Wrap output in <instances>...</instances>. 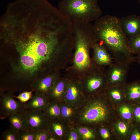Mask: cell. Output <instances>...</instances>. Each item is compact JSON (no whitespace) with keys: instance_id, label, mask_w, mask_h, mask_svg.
I'll return each instance as SVG.
<instances>
[{"instance_id":"cell-18","label":"cell","mask_w":140,"mask_h":140,"mask_svg":"<svg viewBox=\"0 0 140 140\" xmlns=\"http://www.w3.org/2000/svg\"><path fill=\"white\" fill-rule=\"evenodd\" d=\"M0 138L2 140H19V132L10 127L2 133Z\"/></svg>"},{"instance_id":"cell-19","label":"cell","mask_w":140,"mask_h":140,"mask_svg":"<svg viewBox=\"0 0 140 140\" xmlns=\"http://www.w3.org/2000/svg\"><path fill=\"white\" fill-rule=\"evenodd\" d=\"M128 47L133 54L140 53V34L129 40Z\"/></svg>"},{"instance_id":"cell-2","label":"cell","mask_w":140,"mask_h":140,"mask_svg":"<svg viewBox=\"0 0 140 140\" xmlns=\"http://www.w3.org/2000/svg\"><path fill=\"white\" fill-rule=\"evenodd\" d=\"M93 26L96 41L101 42L110 51L115 62L129 65L136 61L129 49V40L118 18L109 15L101 16L95 21Z\"/></svg>"},{"instance_id":"cell-20","label":"cell","mask_w":140,"mask_h":140,"mask_svg":"<svg viewBox=\"0 0 140 140\" xmlns=\"http://www.w3.org/2000/svg\"><path fill=\"white\" fill-rule=\"evenodd\" d=\"M35 132L28 128L19 132V140H34Z\"/></svg>"},{"instance_id":"cell-8","label":"cell","mask_w":140,"mask_h":140,"mask_svg":"<svg viewBox=\"0 0 140 140\" xmlns=\"http://www.w3.org/2000/svg\"><path fill=\"white\" fill-rule=\"evenodd\" d=\"M122 30L129 40L140 34V16L132 15L118 18Z\"/></svg>"},{"instance_id":"cell-22","label":"cell","mask_w":140,"mask_h":140,"mask_svg":"<svg viewBox=\"0 0 140 140\" xmlns=\"http://www.w3.org/2000/svg\"><path fill=\"white\" fill-rule=\"evenodd\" d=\"M78 131L84 139L88 140L94 138V135L92 132L86 127H80L78 129Z\"/></svg>"},{"instance_id":"cell-23","label":"cell","mask_w":140,"mask_h":140,"mask_svg":"<svg viewBox=\"0 0 140 140\" xmlns=\"http://www.w3.org/2000/svg\"><path fill=\"white\" fill-rule=\"evenodd\" d=\"M50 132L47 126L36 132L34 140H47Z\"/></svg>"},{"instance_id":"cell-10","label":"cell","mask_w":140,"mask_h":140,"mask_svg":"<svg viewBox=\"0 0 140 140\" xmlns=\"http://www.w3.org/2000/svg\"><path fill=\"white\" fill-rule=\"evenodd\" d=\"M92 48L94 51V60L95 65H98L99 68V67L101 68L104 67H108L113 63V58L103 44L96 42Z\"/></svg>"},{"instance_id":"cell-16","label":"cell","mask_w":140,"mask_h":140,"mask_svg":"<svg viewBox=\"0 0 140 140\" xmlns=\"http://www.w3.org/2000/svg\"><path fill=\"white\" fill-rule=\"evenodd\" d=\"M79 95V90L76 85L73 84H69L65 92L66 100L70 102H74L77 100Z\"/></svg>"},{"instance_id":"cell-32","label":"cell","mask_w":140,"mask_h":140,"mask_svg":"<svg viewBox=\"0 0 140 140\" xmlns=\"http://www.w3.org/2000/svg\"><path fill=\"white\" fill-rule=\"evenodd\" d=\"M136 61L138 63L140 66V53L137 55L136 57Z\"/></svg>"},{"instance_id":"cell-3","label":"cell","mask_w":140,"mask_h":140,"mask_svg":"<svg viewBox=\"0 0 140 140\" xmlns=\"http://www.w3.org/2000/svg\"><path fill=\"white\" fill-rule=\"evenodd\" d=\"M75 52L74 65L79 70L90 68L95 71L99 68L92 64L89 51L97 42L94 30L90 22L75 21L72 22Z\"/></svg>"},{"instance_id":"cell-21","label":"cell","mask_w":140,"mask_h":140,"mask_svg":"<svg viewBox=\"0 0 140 140\" xmlns=\"http://www.w3.org/2000/svg\"><path fill=\"white\" fill-rule=\"evenodd\" d=\"M34 90L32 89L30 91H26L22 92L18 96L13 95L15 98L23 103H25L29 100L32 96V93Z\"/></svg>"},{"instance_id":"cell-33","label":"cell","mask_w":140,"mask_h":140,"mask_svg":"<svg viewBox=\"0 0 140 140\" xmlns=\"http://www.w3.org/2000/svg\"><path fill=\"white\" fill-rule=\"evenodd\" d=\"M138 3L140 4V0H138Z\"/></svg>"},{"instance_id":"cell-24","label":"cell","mask_w":140,"mask_h":140,"mask_svg":"<svg viewBox=\"0 0 140 140\" xmlns=\"http://www.w3.org/2000/svg\"><path fill=\"white\" fill-rule=\"evenodd\" d=\"M120 112L122 117L124 119L128 120L131 117V113L130 109L126 106H123L120 109Z\"/></svg>"},{"instance_id":"cell-14","label":"cell","mask_w":140,"mask_h":140,"mask_svg":"<svg viewBox=\"0 0 140 140\" xmlns=\"http://www.w3.org/2000/svg\"><path fill=\"white\" fill-rule=\"evenodd\" d=\"M65 89L63 80L57 79L51 88L48 96L50 102H57L62 97Z\"/></svg>"},{"instance_id":"cell-4","label":"cell","mask_w":140,"mask_h":140,"mask_svg":"<svg viewBox=\"0 0 140 140\" xmlns=\"http://www.w3.org/2000/svg\"><path fill=\"white\" fill-rule=\"evenodd\" d=\"M58 9L72 22L95 21L102 14L98 0H61Z\"/></svg>"},{"instance_id":"cell-27","label":"cell","mask_w":140,"mask_h":140,"mask_svg":"<svg viewBox=\"0 0 140 140\" xmlns=\"http://www.w3.org/2000/svg\"><path fill=\"white\" fill-rule=\"evenodd\" d=\"M117 127L119 131L122 134H124L127 131V126L126 125L122 122H120L118 123Z\"/></svg>"},{"instance_id":"cell-12","label":"cell","mask_w":140,"mask_h":140,"mask_svg":"<svg viewBox=\"0 0 140 140\" xmlns=\"http://www.w3.org/2000/svg\"><path fill=\"white\" fill-rule=\"evenodd\" d=\"M49 103L48 97L41 94L34 93L29 101L26 103V108L27 110L43 111Z\"/></svg>"},{"instance_id":"cell-11","label":"cell","mask_w":140,"mask_h":140,"mask_svg":"<svg viewBox=\"0 0 140 140\" xmlns=\"http://www.w3.org/2000/svg\"><path fill=\"white\" fill-rule=\"evenodd\" d=\"M57 79L53 75L38 79L33 82L32 89L34 93L41 94L48 98L50 91Z\"/></svg>"},{"instance_id":"cell-26","label":"cell","mask_w":140,"mask_h":140,"mask_svg":"<svg viewBox=\"0 0 140 140\" xmlns=\"http://www.w3.org/2000/svg\"><path fill=\"white\" fill-rule=\"evenodd\" d=\"M109 93L114 99L116 100H120L121 97V90L117 88H111Z\"/></svg>"},{"instance_id":"cell-29","label":"cell","mask_w":140,"mask_h":140,"mask_svg":"<svg viewBox=\"0 0 140 140\" xmlns=\"http://www.w3.org/2000/svg\"><path fill=\"white\" fill-rule=\"evenodd\" d=\"M78 139V136L77 133L74 131H71L70 132L68 140H76Z\"/></svg>"},{"instance_id":"cell-25","label":"cell","mask_w":140,"mask_h":140,"mask_svg":"<svg viewBox=\"0 0 140 140\" xmlns=\"http://www.w3.org/2000/svg\"><path fill=\"white\" fill-rule=\"evenodd\" d=\"M61 114L65 117H68L71 116L73 111L72 108L67 106H63L60 108Z\"/></svg>"},{"instance_id":"cell-30","label":"cell","mask_w":140,"mask_h":140,"mask_svg":"<svg viewBox=\"0 0 140 140\" xmlns=\"http://www.w3.org/2000/svg\"><path fill=\"white\" fill-rule=\"evenodd\" d=\"M131 139V140H140V134L137 131H135L132 135Z\"/></svg>"},{"instance_id":"cell-28","label":"cell","mask_w":140,"mask_h":140,"mask_svg":"<svg viewBox=\"0 0 140 140\" xmlns=\"http://www.w3.org/2000/svg\"><path fill=\"white\" fill-rule=\"evenodd\" d=\"M100 133L101 136L104 139H107L109 136L108 131L104 128H102L100 130Z\"/></svg>"},{"instance_id":"cell-31","label":"cell","mask_w":140,"mask_h":140,"mask_svg":"<svg viewBox=\"0 0 140 140\" xmlns=\"http://www.w3.org/2000/svg\"><path fill=\"white\" fill-rule=\"evenodd\" d=\"M134 115L137 119L139 121H140V107H137L134 111Z\"/></svg>"},{"instance_id":"cell-5","label":"cell","mask_w":140,"mask_h":140,"mask_svg":"<svg viewBox=\"0 0 140 140\" xmlns=\"http://www.w3.org/2000/svg\"><path fill=\"white\" fill-rule=\"evenodd\" d=\"M12 93H1L0 96V118L3 120L16 114H25L26 103L17 101Z\"/></svg>"},{"instance_id":"cell-6","label":"cell","mask_w":140,"mask_h":140,"mask_svg":"<svg viewBox=\"0 0 140 140\" xmlns=\"http://www.w3.org/2000/svg\"><path fill=\"white\" fill-rule=\"evenodd\" d=\"M108 111L102 103L95 102L88 105L83 109L81 115V120L88 123L98 122L104 120Z\"/></svg>"},{"instance_id":"cell-17","label":"cell","mask_w":140,"mask_h":140,"mask_svg":"<svg viewBox=\"0 0 140 140\" xmlns=\"http://www.w3.org/2000/svg\"><path fill=\"white\" fill-rule=\"evenodd\" d=\"M127 94L130 99H134L140 97V82H136L130 84L127 88Z\"/></svg>"},{"instance_id":"cell-7","label":"cell","mask_w":140,"mask_h":140,"mask_svg":"<svg viewBox=\"0 0 140 140\" xmlns=\"http://www.w3.org/2000/svg\"><path fill=\"white\" fill-rule=\"evenodd\" d=\"M129 65L115 62L105 71L107 83L112 86L122 84L127 77Z\"/></svg>"},{"instance_id":"cell-9","label":"cell","mask_w":140,"mask_h":140,"mask_svg":"<svg viewBox=\"0 0 140 140\" xmlns=\"http://www.w3.org/2000/svg\"><path fill=\"white\" fill-rule=\"evenodd\" d=\"M28 128L36 132L47 126L48 121L43 111L27 110Z\"/></svg>"},{"instance_id":"cell-15","label":"cell","mask_w":140,"mask_h":140,"mask_svg":"<svg viewBox=\"0 0 140 140\" xmlns=\"http://www.w3.org/2000/svg\"><path fill=\"white\" fill-rule=\"evenodd\" d=\"M43 112L50 121L59 117L61 114L60 108L58 102H50Z\"/></svg>"},{"instance_id":"cell-13","label":"cell","mask_w":140,"mask_h":140,"mask_svg":"<svg viewBox=\"0 0 140 140\" xmlns=\"http://www.w3.org/2000/svg\"><path fill=\"white\" fill-rule=\"evenodd\" d=\"M11 127L18 132L28 128L26 114H16L11 115L8 117Z\"/></svg>"},{"instance_id":"cell-1","label":"cell","mask_w":140,"mask_h":140,"mask_svg":"<svg viewBox=\"0 0 140 140\" xmlns=\"http://www.w3.org/2000/svg\"><path fill=\"white\" fill-rule=\"evenodd\" d=\"M68 34L62 27L38 20L20 24L9 33L5 41L18 54L14 70L29 80L36 74L57 52L65 49Z\"/></svg>"}]
</instances>
